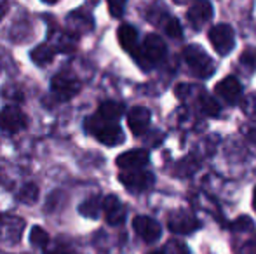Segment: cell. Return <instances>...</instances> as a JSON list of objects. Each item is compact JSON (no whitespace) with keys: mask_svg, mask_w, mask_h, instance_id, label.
Wrapping results in <instances>:
<instances>
[{"mask_svg":"<svg viewBox=\"0 0 256 254\" xmlns=\"http://www.w3.org/2000/svg\"><path fill=\"white\" fill-rule=\"evenodd\" d=\"M78 211H80L82 216L92 218V220H94V218L100 216V211H102V199H100L98 195L89 197L88 200H84V202L80 204Z\"/></svg>","mask_w":256,"mask_h":254,"instance_id":"cell-19","label":"cell"},{"mask_svg":"<svg viewBox=\"0 0 256 254\" xmlns=\"http://www.w3.org/2000/svg\"><path fill=\"white\" fill-rule=\"evenodd\" d=\"M162 28H164V31H166V33H168L171 38H182V37H183L182 24H180V21L176 19V17H171V16H169L168 19H166V23L162 24Z\"/></svg>","mask_w":256,"mask_h":254,"instance_id":"cell-23","label":"cell"},{"mask_svg":"<svg viewBox=\"0 0 256 254\" xmlns=\"http://www.w3.org/2000/svg\"><path fill=\"white\" fill-rule=\"evenodd\" d=\"M132 228L138 234V237H142L145 242L152 244V242H157L162 235V228L154 218L148 216H136L134 221H132Z\"/></svg>","mask_w":256,"mask_h":254,"instance_id":"cell-9","label":"cell"},{"mask_svg":"<svg viewBox=\"0 0 256 254\" xmlns=\"http://www.w3.org/2000/svg\"><path fill=\"white\" fill-rule=\"evenodd\" d=\"M164 254H188V249L182 242H169L164 249Z\"/></svg>","mask_w":256,"mask_h":254,"instance_id":"cell-26","label":"cell"},{"mask_svg":"<svg viewBox=\"0 0 256 254\" xmlns=\"http://www.w3.org/2000/svg\"><path fill=\"white\" fill-rule=\"evenodd\" d=\"M84 127L89 134H92L100 143H103L106 146H117L120 143H124V132H122L120 126H117L115 122L103 120L98 115L88 117L84 122Z\"/></svg>","mask_w":256,"mask_h":254,"instance_id":"cell-2","label":"cell"},{"mask_svg":"<svg viewBox=\"0 0 256 254\" xmlns=\"http://www.w3.org/2000/svg\"><path fill=\"white\" fill-rule=\"evenodd\" d=\"M18 197H20V200H21V202H24V204H35V202H37V199H38L37 185L26 183L20 190V195H18Z\"/></svg>","mask_w":256,"mask_h":254,"instance_id":"cell-22","label":"cell"},{"mask_svg":"<svg viewBox=\"0 0 256 254\" xmlns=\"http://www.w3.org/2000/svg\"><path fill=\"white\" fill-rule=\"evenodd\" d=\"M209 42H211L212 49L218 52L220 56H226L236 45V33H234L232 26L225 23H220L212 26L208 33Z\"/></svg>","mask_w":256,"mask_h":254,"instance_id":"cell-5","label":"cell"},{"mask_svg":"<svg viewBox=\"0 0 256 254\" xmlns=\"http://www.w3.org/2000/svg\"><path fill=\"white\" fill-rule=\"evenodd\" d=\"M80 91V82L70 71H61L51 80V92L58 101H70Z\"/></svg>","mask_w":256,"mask_h":254,"instance_id":"cell-4","label":"cell"},{"mask_svg":"<svg viewBox=\"0 0 256 254\" xmlns=\"http://www.w3.org/2000/svg\"><path fill=\"white\" fill-rule=\"evenodd\" d=\"M77 45L75 38L68 33H58L56 35V42H54V51H61V52H72Z\"/></svg>","mask_w":256,"mask_h":254,"instance_id":"cell-20","label":"cell"},{"mask_svg":"<svg viewBox=\"0 0 256 254\" xmlns=\"http://www.w3.org/2000/svg\"><path fill=\"white\" fill-rule=\"evenodd\" d=\"M30 56H32V61H34L35 64H38V66H46V64L52 63L54 56H56V51H54L52 45L40 44L30 52Z\"/></svg>","mask_w":256,"mask_h":254,"instance_id":"cell-18","label":"cell"},{"mask_svg":"<svg viewBox=\"0 0 256 254\" xmlns=\"http://www.w3.org/2000/svg\"><path fill=\"white\" fill-rule=\"evenodd\" d=\"M124 105L117 101H103L98 108V117L108 122H117L122 115H124Z\"/></svg>","mask_w":256,"mask_h":254,"instance_id":"cell-17","label":"cell"},{"mask_svg":"<svg viewBox=\"0 0 256 254\" xmlns=\"http://www.w3.org/2000/svg\"><path fill=\"white\" fill-rule=\"evenodd\" d=\"M102 209L104 211V218L110 225L117 227L122 225L126 220V207L122 206V202L115 195H108L106 199L102 202Z\"/></svg>","mask_w":256,"mask_h":254,"instance_id":"cell-14","label":"cell"},{"mask_svg":"<svg viewBox=\"0 0 256 254\" xmlns=\"http://www.w3.org/2000/svg\"><path fill=\"white\" fill-rule=\"evenodd\" d=\"M117 37L120 45L128 52L132 54L136 51V47H138V31H136L134 26H131V24H120V28L117 31Z\"/></svg>","mask_w":256,"mask_h":254,"instance_id":"cell-15","label":"cell"},{"mask_svg":"<svg viewBox=\"0 0 256 254\" xmlns=\"http://www.w3.org/2000/svg\"><path fill=\"white\" fill-rule=\"evenodd\" d=\"M150 254H164L162 251H155V253H150Z\"/></svg>","mask_w":256,"mask_h":254,"instance_id":"cell-33","label":"cell"},{"mask_svg":"<svg viewBox=\"0 0 256 254\" xmlns=\"http://www.w3.org/2000/svg\"><path fill=\"white\" fill-rule=\"evenodd\" d=\"M212 17V5L208 0H197L186 12V19L194 26V30H200L204 24H208Z\"/></svg>","mask_w":256,"mask_h":254,"instance_id":"cell-12","label":"cell"},{"mask_svg":"<svg viewBox=\"0 0 256 254\" xmlns=\"http://www.w3.org/2000/svg\"><path fill=\"white\" fill-rule=\"evenodd\" d=\"M253 204H254V209H256V188H254V195H253Z\"/></svg>","mask_w":256,"mask_h":254,"instance_id":"cell-32","label":"cell"},{"mask_svg":"<svg viewBox=\"0 0 256 254\" xmlns=\"http://www.w3.org/2000/svg\"><path fill=\"white\" fill-rule=\"evenodd\" d=\"M183 59H185L188 70L192 71L194 77L197 78H209L214 75V63L206 54L204 49L199 45H186L183 49Z\"/></svg>","mask_w":256,"mask_h":254,"instance_id":"cell-3","label":"cell"},{"mask_svg":"<svg viewBox=\"0 0 256 254\" xmlns=\"http://www.w3.org/2000/svg\"><path fill=\"white\" fill-rule=\"evenodd\" d=\"M7 9H9V0H0V21L4 19Z\"/></svg>","mask_w":256,"mask_h":254,"instance_id":"cell-29","label":"cell"},{"mask_svg":"<svg viewBox=\"0 0 256 254\" xmlns=\"http://www.w3.org/2000/svg\"><path fill=\"white\" fill-rule=\"evenodd\" d=\"M118 180H120V183L131 192H145V190H148V188H152L155 183L154 174L143 169L124 171V173H120Z\"/></svg>","mask_w":256,"mask_h":254,"instance_id":"cell-7","label":"cell"},{"mask_svg":"<svg viewBox=\"0 0 256 254\" xmlns=\"http://www.w3.org/2000/svg\"><path fill=\"white\" fill-rule=\"evenodd\" d=\"M28 127V117L20 110V106H6L0 112V131L16 134Z\"/></svg>","mask_w":256,"mask_h":254,"instance_id":"cell-6","label":"cell"},{"mask_svg":"<svg viewBox=\"0 0 256 254\" xmlns=\"http://www.w3.org/2000/svg\"><path fill=\"white\" fill-rule=\"evenodd\" d=\"M216 96L226 101L228 105H234L240 99V94H242V85L237 80L236 77H225L222 82H218L214 87Z\"/></svg>","mask_w":256,"mask_h":254,"instance_id":"cell-13","label":"cell"},{"mask_svg":"<svg viewBox=\"0 0 256 254\" xmlns=\"http://www.w3.org/2000/svg\"><path fill=\"white\" fill-rule=\"evenodd\" d=\"M166 52H168L166 42L162 40L158 35L150 33V35H146L143 44L140 45V47H136V51L132 52V58L136 59V63H138L143 70H150V68L158 64L166 58Z\"/></svg>","mask_w":256,"mask_h":254,"instance_id":"cell-1","label":"cell"},{"mask_svg":"<svg viewBox=\"0 0 256 254\" xmlns=\"http://www.w3.org/2000/svg\"><path fill=\"white\" fill-rule=\"evenodd\" d=\"M66 23H68V28H70L74 33H84V31H89V30H92V24H94L92 23V17L86 12H80V10L72 12L70 16H68Z\"/></svg>","mask_w":256,"mask_h":254,"instance_id":"cell-16","label":"cell"},{"mask_svg":"<svg viewBox=\"0 0 256 254\" xmlns=\"http://www.w3.org/2000/svg\"><path fill=\"white\" fill-rule=\"evenodd\" d=\"M150 160V153L143 148H134L129 150V152L122 153L117 157V166L122 171H136V169H143V167L148 164Z\"/></svg>","mask_w":256,"mask_h":254,"instance_id":"cell-10","label":"cell"},{"mask_svg":"<svg viewBox=\"0 0 256 254\" xmlns=\"http://www.w3.org/2000/svg\"><path fill=\"white\" fill-rule=\"evenodd\" d=\"M108 2V9H110V14L114 17H120L124 14V9H126V3L128 0H106Z\"/></svg>","mask_w":256,"mask_h":254,"instance_id":"cell-25","label":"cell"},{"mask_svg":"<svg viewBox=\"0 0 256 254\" xmlns=\"http://www.w3.org/2000/svg\"><path fill=\"white\" fill-rule=\"evenodd\" d=\"M30 241H32V244L37 246V248H46V246L49 244V235L44 228L34 227L30 232Z\"/></svg>","mask_w":256,"mask_h":254,"instance_id":"cell-24","label":"cell"},{"mask_svg":"<svg viewBox=\"0 0 256 254\" xmlns=\"http://www.w3.org/2000/svg\"><path fill=\"white\" fill-rule=\"evenodd\" d=\"M150 120H152V113L145 106H134L128 113V126L134 136L145 134L150 127Z\"/></svg>","mask_w":256,"mask_h":254,"instance_id":"cell-11","label":"cell"},{"mask_svg":"<svg viewBox=\"0 0 256 254\" xmlns=\"http://www.w3.org/2000/svg\"><path fill=\"white\" fill-rule=\"evenodd\" d=\"M42 2H46V3H56V2H60V0H42Z\"/></svg>","mask_w":256,"mask_h":254,"instance_id":"cell-30","label":"cell"},{"mask_svg":"<svg viewBox=\"0 0 256 254\" xmlns=\"http://www.w3.org/2000/svg\"><path fill=\"white\" fill-rule=\"evenodd\" d=\"M172 2H176V3H186L188 0H172Z\"/></svg>","mask_w":256,"mask_h":254,"instance_id":"cell-31","label":"cell"},{"mask_svg":"<svg viewBox=\"0 0 256 254\" xmlns=\"http://www.w3.org/2000/svg\"><path fill=\"white\" fill-rule=\"evenodd\" d=\"M168 227H169V230L174 232V234L186 235V234H192V232L199 230L200 221L197 220L194 214L186 213V211H176V213H172L171 216H169Z\"/></svg>","mask_w":256,"mask_h":254,"instance_id":"cell-8","label":"cell"},{"mask_svg":"<svg viewBox=\"0 0 256 254\" xmlns=\"http://www.w3.org/2000/svg\"><path fill=\"white\" fill-rule=\"evenodd\" d=\"M244 113H248L250 117H256V94H251L246 101L242 103Z\"/></svg>","mask_w":256,"mask_h":254,"instance_id":"cell-27","label":"cell"},{"mask_svg":"<svg viewBox=\"0 0 256 254\" xmlns=\"http://www.w3.org/2000/svg\"><path fill=\"white\" fill-rule=\"evenodd\" d=\"M48 254H74L70 251V249H66V248H63V246H56L54 249H51Z\"/></svg>","mask_w":256,"mask_h":254,"instance_id":"cell-28","label":"cell"},{"mask_svg":"<svg viewBox=\"0 0 256 254\" xmlns=\"http://www.w3.org/2000/svg\"><path fill=\"white\" fill-rule=\"evenodd\" d=\"M200 105H202V112L209 117H218L220 115V105L212 96H209L208 92L200 94Z\"/></svg>","mask_w":256,"mask_h":254,"instance_id":"cell-21","label":"cell"}]
</instances>
